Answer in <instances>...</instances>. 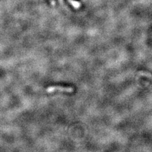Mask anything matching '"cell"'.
<instances>
[{
  "label": "cell",
  "instance_id": "obj_1",
  "mask_svg": "<svg viewBox=\"0 0 152 152\" xmlns=\"http://www.w3.org/2000/svg\"><path fill=\"white\" fill-rule=\"evenodd\" d=\"M56 91H59L62 92H72L74 91V88L72 87H64L60 86H52L48 87L46 89L48 92H53Z\"/></svg>",
  "mask_w": 152,
  "mask_h": 152
},
{
  "label": "cell",
  "instance_id": "obj_2",
  "mask_svg": "<svg viewBox=\"0 0 152 152\" xmlns=\"http://www.w3.org/2000/svg\"><path fill=\"white\" fill-rule=\"evenodd\" d=\"M138 75L141 76H145L148 77V79H150L152 81V74L147 71H144V70H139V71L138 72Z\"/></svg>",
  "mask_w": 152,
  "mask_h": 152
},
{
  "label": "cell",
  "instance_id": "obj_3",
  "mask_svg": "<svg viewBox=\"0 0 152 152\" xmlns=\"http://www.w3.org/2000/svg\"><path fill=\"white\" fill-rule=\"evenodd\" d=\"M68 1L72 5L74 8L77 9L80 7V3L78 1H74V0H68Z\"/></svg>",
  "mask_w": 152,
  "mask_h": 152
}]
</instances>
